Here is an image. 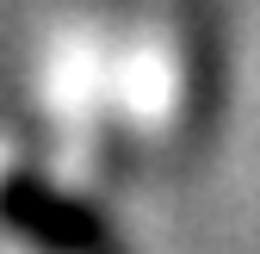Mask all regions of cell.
<instances>
[{
  "instance_id": "1",
  "label": "cell",
  "mask_w": 260,
  "mask_h": 254,
  "mask_svg": "<svg viewBox=\"0 0 260 254\" xmlns=\"http://www.w3.org/2000/svg\"><path fill=\"white\" fill-rule=\"evenodd\" d=\"M0 217H7V224H13L25 242H38L44 254H118L112 230H106L87 205L50 193V186H38V180L7 186V199H0Z\"/></svg>"
}]
</instances>
